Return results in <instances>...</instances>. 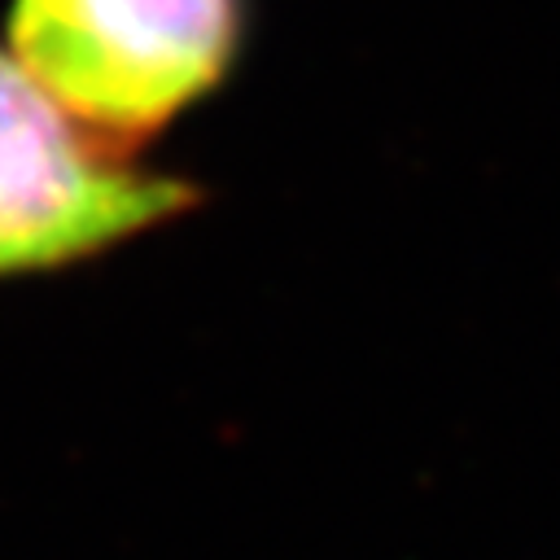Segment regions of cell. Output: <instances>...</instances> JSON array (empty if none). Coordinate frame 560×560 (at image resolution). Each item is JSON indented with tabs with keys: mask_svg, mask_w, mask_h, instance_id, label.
Returning <instances> with one entry per match:
<instances>
[{
	"mask_svg": "<svg viewBox=\"0 0 560 560\" xmlns=\"http://www.w3.org/2000/svg\"><path fill=\"white\" fill-rule=\"evenodd\" d=\"M241 39L245 0H13L9 9V52L114 149L210 96Z\"/></svg>",
	"mask_w": 560,
	"mask_h": 560,
	"instance_id": "obj_1",
	"label": "cell"
},
{
	"mask_svg": "<svg viewBox=\"0 0 560 560\" xmlns=\"http://www.w3.org/2000/svg\"><path fill=\"white\" fill-rule=\"evenodd\" d=\"M201 192L79 127L0 48V276L52 271L149 232Z\"/></svg>",
	"mask_w": 560,
	"mask_h": 560,
	"instance_id": "obj_2",
	"label": "cell"
}]
</instances>
